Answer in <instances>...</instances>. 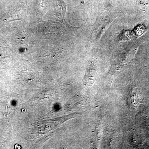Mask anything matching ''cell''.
I'll use <instances>...</instances> for the list:
<instances>
[{
	"mask_svg": "<svg viewBox=\"0 0 149 149\" xmlns=\"http://www.w3.org/2000/svg\"><path fill=\"white\" fill-rule=\"evenodd\" d=\"M134 54L131 51L125 49L116 51L112 56L111 68L107 77L109 84H111L113 80L120 72L129 67L133 62Z\"/></svg>",
	"mask_w": 149,
	"mask_h": 149,
	"instance_id": "obj_1",
	"label": "cell"
}]
</instances>
